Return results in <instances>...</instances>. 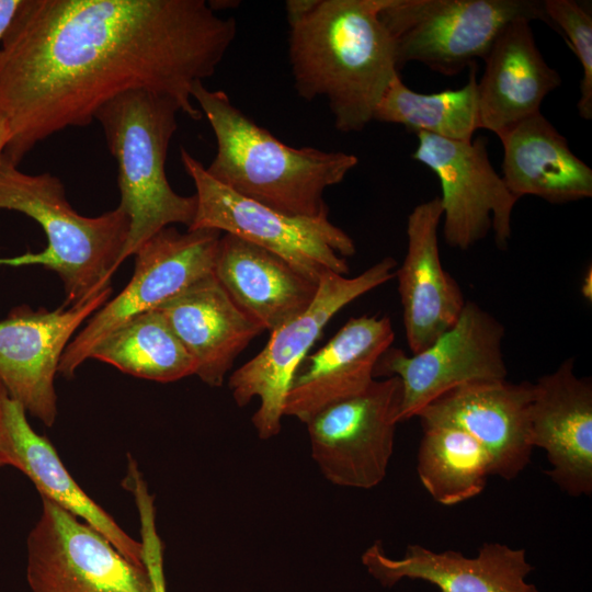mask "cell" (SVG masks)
Masks as SVG:
<instances>
[{"instance_id": "7a4b0ae2", "label": "cell", "mask_w": 592, "mask_h": 592, "mask_svg": "<svg viewBox=\"0 0 592 592\" xmlns=\"http://www.w3.org/2000/svg\"><path fill=\"white\" fill-rule=\"evenodd\" d=\"M387 0H289L288 56L307 101L323 96L334 126L360 132L399 75L394 42L379 19Z\"/></svg>"}, {"instance_id": "f546056e", "label": "cell", "mask_w": 592, "mask_h": 592, "mask_svg": "<svg viewBox=\"0 0 592 592\" xmlns=\"http://www.w3.org/2000/svg\"><path fill=\"white\" fill-rule=\"evenodd\" d=\"M11 133L7 119L0 115V162L10 141Z\"/></svg>"}, {"instance_id": "603a6c76", "label": "cell", "mask_w": 592, "mask_h": 592, "mask_svg": "<svg viewBox=\"0 0 592 592\" xmlns=\"http://www.w3.org/2000/svg\"><path fill=\"white\" fill-rule=\"evenodd\" d=\"M213 273L234 303L270 332L303 314L319 284L278 255L229 234L221 235Z\"/></svg>"}, {"instance_id": "30bf717a", "label": "cell", "mask_w": 592, "mask_h": 592, "mask_svg": "<svg viewBox=\"0 0 592 592\" xmlns=\"http://www.w3.org/2000/svg\"><path fill=\"white\" fill-rule=\"evenodd\" d=\"M223 232L167 227L134 254V273L125 288L100 307L67 345L58 373L73 376L114 330L145 311L157 309L191 285L213 274Z\"/></svg>"}, {"instance_id": "cb8c5ba5", "label": "cell", "mask_w": 592, "mask_h": 592, "mask_svg": "<svg viewBox=\"0 0 592 592\" xmlns=\"http://www.w3.org/2000/svg\"><path fill=\"white\" fill-rule=\"evenodd\" d=\"M498 137L503 146L502 179L516 198L533 195L562 204L592 196V169L542 113Z\"/></svg>"}, {"instance_id": "d4e9b609", "label": "cell", "mask_w": 592, "mask_h": 592, "mask_svg": "<svg viewBox=\"0 0 592 592\" xmlns=\"http://www.w3.org/2000/svg\"><path fill=\"white\" fill-rule=\"evenodd\" d=\"M90 358L160 383L195 375L193 358L158 309L137 315L111 332Z\"/></svg>"}, {"instance_id": "7402d4cb", "label": "cell", "mask_w": 592, "mask_h": 592, "mask_svg": "<svg viewBox=\"0 0 592 592\" xmlns=\"http://www.w3.org/2000/svg\"><path fill=\"white\" fill-rule=\"evenodd\" d=\"M483 61L477 83L479 125L497 136L540 113L546 95L561 84L558 71L540 54L526 19L510 22Z\"/></svg>"}, {"instance_id": "d6986e66", "label": "cell", "mask_w": 592, "mask_h": 592, "mask_svg": "<svg viewBox=\"0 0 592 592\" xmlns=\"http://www.w3.org/2000/svg\"><path fill=\"white\" fill-rule=\"evenodd\" d=\"M367 572L383 587L403 579L422 580L441 592H540L526 578L533 567L523 548L485 543L476 557L456 550L434 551L410 544L401 558L389 557L379 540L362 555Z\"/></svg>"}, {"instance_id": "277c9868", "label": "cell", "mask_w": 592, "mask_h": 592, "mask_svg": "<svg viewBox=\"0 0 592 592\" xmlns=\"http://www.w3.org/2000/svg\"><path fill=\"white\" fill-rule=\"evenodd\" d=\"M0 209L34 219L47 239L43 251L0 259V264H37L54 271L64 285L65 306L82 304L112 286L129 231V218L119 206L95 217L80 215L57 177L25 173L3 158Z\"/></svg>"}, {"instance_id": "4316f807", "label": "cell", "mask_w": 592, "mask_h": 592, "mask_svg": "<svg viewBox=\"0 0 592 592\" xmlns=\"http://www.w3.org/2000/svg\"><path fill=\"white\" fill-rule=\"evenodd\" d=\"M422 430L417 471L433 500L454 505L481 493L491 476L486 449L454 426L429 425Z\"/></svg>"}, {"instance_id": "83f0119b", "label": "cell", "mask_w": 592, "mask_h": 592, "mask_svg": "<svg viewBox=\"0 0 592 592\" xmlns=\"http://www.w3.org/2000/svg\"><path fill=\"white\" fill-rule=\"evenodd\" d=\"M544 9L554 30L567 38L581 67L580 96L577 103L579 115L592 118V14L573 0H544Z\"/></svg>"}, {"instance_id": "ba28073f", "label": "cell", "mask_w": 592, "mask_h": 592, "mask_svg": "<svg viewBox=\"0 0 592 592\" xmlns=\"http://www.w3.org/2000/svg\"><path fill=\"white\" fill-rule=\"evenodd\" d=\"M27 539L26 579L33 592H164L160 543L145 532L147 567L48 499Z\"/></svg>"}, {"instance_id": "8992f818", "label": "cell", "mask_w": 592, "mask_h": 592, "mask_svg": "<svg viewBox=\"0 0 592 592\" xmlns=\"http://www.w3.org/2000/svg\"><path fill=\"white\" fill-rule=\"evenodd\" d=\"M180 157L196 189V213L189 230L234 235L278 255L316 283L330 273L349 274L344 258L356 252L355 243L328 216L287 215L220 184L185 148Z\"/></svg>"}, {"instance_id": "ac0fdd59", "label": "cell", "mask_w": 592, "mask_h": 592, "mask_svg": "<svg viewBox=\"0 0 592 592\" xmlns=\"http://www.w3.org/2000/svg\"><path fill=\"white\" fill-rule=\"evenodd\" d=\"M442 217L439 196L412 209L407 221V253L395 274L407 343L412 354L421 352L449 330L466 304L458 283L441 261L437 229Z\"/></svg>"}, {"instance_id": "44dd1931", "label": "cell", "mask_w": 592, "mask_h": 592, "mask_svg": "<svg viewBox=\"0 0 592 592\" xmlns=\"http://www.w3.org/2000/svg\"><path fill=\"white\" fill-rule=\"evenodd\" d=\"M194 361L195 375L223 385L238 355L264 329L229 297L214 273L157 308Z\"/></svg>"}, {"instance_id": "f1b7e54d", "label": "cell", "mask_w": 592, "mask_h": 592, "mask_svg": "<svg viewBox=\"0 0 592 592\" xmlns=\"http://www.w3.org/2000/svg\"><path fill=\"white\" fill-rule=\"evenodd\" d=\"M22 0H0V41L13 21Z\"/></svg>"}, {"instance_id": "ffe728a7", "label": "cell", "mask_w": 592, "mask_h": 592, "mask_svg": "<svg viewBox=\"0 0 592 592\" xmlns=\"http://www.w3.org/2000/svg\"><path fill=\"white\" fill-rule=\"evenodd\" d=\"M0 457L25 474L48 499L105 537L124 557L147 567L145 546L133 539L70 476L52 443L30 425L26 411L0 382Z\"/></svg>"}, {"instance_id": "e0dca14e", "label": "cell", "mask_w": 592, "mask_h": 592, "mask_svg": "<svg viewBox=\"0 0 592 592\" xmlns=\"http://www.w3.org/2000/svg\"><path fill=\"white\" fill-rule=\"evenodd\" d=\"M395 331L387 316L350 318L297 369L284 401V417L307 423L337 401L366 389L375 379L380 356L391 346Z\"/></svg>"}, {"instance_id": "4fadbf2b", "label": "cell", "mask_w": 592, "mask_h": 592, "mask_svg": "<svg viewBox=\"0 0 592 592\" xmlns=\"http://www.w3.org/2000/svg\"><path fill=\"white\" fill-rule=\"evenodd\" d=\"M412 158L437 177L443 208V237L452 248L468 250L492 229L499 249H506L511 219L519 201L492 167L487 139L470 141L418 132Z\"/></svg>"}, {"instance_id": "4dcf8cb0", "label": "cell", "mask_w": 592, "mask_h": 592, "mask_svg": "<svg viewBox=\"0 0 592 592\" xmlns=\"http://www.w3.org/2000/svg\"><path fill=\"white\" fill-rule=\"evenodd\" d=\"M0 466H3V463H2V459H1V457H0Z\"/></svg>"}, {"instance_id": "6da1fadb", "label": "cell", "mask_w": 592, "mask_h": 592, "mask_svg": "<svg viewBox=\"0 0 592 592\" xmlns=\"http://www.w3.org/2000/svg\"><path fill=\"white\" fill-rule=\"evenodd\" d=\"M236 34L235 19L205 0H22L0 41L3 158L18 166L133 90L167 95L201 119L192 88L215 73Z\"/></svg>"}, {"instance_id": "8fae6325", "label": "cell", "mask_w": 592, "mask_h": 592, "mask_svg": "<svg viewBox=\"0 0 592 592\" xmlns=\"http://www.w3.org/2000/svg\"><path fill=\"white\" fill-rule=\"evenodd\" d=\"M401 402L398 377L320 410L307 423L311 457L332 485L368 490L386 477Z\"/></svg>"}, {"instance_id": "7c38bea8", "label": "cell", "mask_w": 592, "mask_h": 592, "mask_svg": "<svg viewBox=\"0 0 592 592\" xmlns=\"http://www.w3.org/2000/svg\"><path fill=\"white\" fill-rule=\"evenodd\" d=\"M504 333L494 316L466 300L456 323L421 352L407 355L390 346L378 360L374 376L399 378L398 421L415 418L425 406L459 385L506 378Z\"/></svg>"}, {"instance_id": "3957f363", "label": "cell", "mask_w": 592, "mask_h": 592, "mask_svg": "<svg viewBox=\"0 0 592 592\" xmlns=\"http://www.w3.org/2000/svg\"><path fill=\"white\" fill-rule=\"evenodd\" d=\"M214 132L216 155L207 173L234 192L293 216H328L323 194L358 163L356 156L278 140L236 107L226 92L192 88Z\"/></svg>"}, {"instance_id": "484cf974", "label": "cell", "mask_w": 592, "mask_h": 592, "mask_svg": "<svg viewBox=\"0 0 592 592\" xmlns=\"http://www.w3.org/2000/svg\"><path fill=\"white\" fill-rule=\"evenodd\" d=\"M476 64L460 89L419 93L396 76L377 104L373 121L400 124L414 133L424 132L442 138L470 141L479 125Z\"/></svg>"}, {"instance_id": "2e32d148", "label": "cell", "mask_w": 592, "mask_h": 592, "mask_svg": "<svg viewBox=\"0 0 592 592\" xmlns=\"http://www.w3.org/2000/svg\"><path fill=\"white\" fill-rule=\"evenodd\" d=\"M533 447L546 452V474L572 497L592 493V382L574 373V358L533 383Z\"/></svg>"}, {"instance_id": "5b68a950", "label": "cell", "mask_w": 592, "mask_h": 592, "mask_svg": "<svg viewBox=\"0 0 592 592\" xmlns=\"http://www.w3.org/2000/svg\"><path fill=\"white\" fill-rule=\"evenodd\" d=\"M180 106L148 90L122 93L95 114L117 166L118 206L129 218V231L118 264L160 230L175 224L191 227L196 196L173 191L166 175L170 141Z\"/></svg>"}, {"instance_id": "9c48e42d", "label": "cell", "mask_w": 592, "mask_h": 592, "mask_svg": "<svg viewBox=\"0 0 592 592\" xmlns=\"http://www.w3.org/2000/svg\"><path fill=\"white\" fill-rule=\"evenodd\" d=\"M397 267V261L386 257L354 277L326 275L310 306L272 331L265 346L230 375L228 387L239 407L254 398L260 401L251 421L261 440L281 432L292 380L327 323L343 307L395 277Z\"/></svg>"}, {"instance_id": "9a60e30c", "label": "cell", "mask_w": 592, "mask_h": 592, "mask_svg": "<svg viewBox=\"0 0 592 592\" xmlns=\"http://www.w3.org/2000/svg\"><path fill=\"white\" fill-rule=\"evenodd\" d=\"M533 383L475 380L444 392L415 418L421 426L448 425L474 437L487 452L491 476L512 480L528 465L533 445L530 408Z\"/></svg>"}, {"instance_id": "5bb4252c", "label": "cell", "mask_w": 592, "mask_h": 592, "mask_svg": "<svg viewBox=\"0 0 592 592\" xmlns=\"http://www.w3.org/2000/svg\"><path fill=\"white\" fill-rule=\"evenodd\" d=\"M112 286L89 300L55 310L13 308L0 320V382L26 412L52 426L57 417L55 377L77 330L111 297Z\"/></svg>"}, {"instance_id": "52a82bcc", "label": "cell", "mask_w": 592, "mask_h": 592, "mask_svg": "<svg viewBox=\"0 0 592 592\" xmlns=\"http://www.w3.org/2000/svg\"><path fill=\"white\" fill-rule=\"evenodd\" d=\"M379 19L394 42L399 70L417 61L447 77L483 59L514 20L553 27L537 0H387Z\"/></svg>"}]
</instances>
